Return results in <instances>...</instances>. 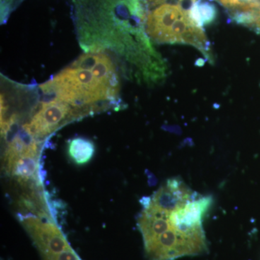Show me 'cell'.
<instances>
[{
    "label": "cell",
    "instance_id": "obj_7",
    "mask_svg": "<svg viewBox=\"0 0 260 260\" xmlns=\"http://www.w3.org/2000/svg\"><path fill=\"white\" fill-rule=\"evenodd\" d=\"M28 153H39V145L37 140L30 138L26 140L23 135L17 134L10 140L4 155V167L5 170L11 174L15 162L20 157Z\"/></svg>",
    "mask_w": 260,
    "mask_h": 260
},
{
    "label": "cell",
    "instance_id": "obj_4",
    "mask_svg": "<svg viewBox=\"0 0 260 260\" xmlns=\"http://www.w3.org/2000/svg\"><path fill=\"white\" fill-rule=\"evenodd\" d=\"M83 116L79 109L53 98L39 104L30 120L23 124V129L25 134L38 141L47 138L69 121Z\"/></svg>",
    "mask_w": 260,
    "mask_h": 260
},
{
    "label": "cell",
    "instance_id": "obj_12",
    "mask_svg": "<svg viewBox=\"0 0 260 260\" xmlns=\"http://www.w3.org/2000/svg\"><path fill=\"white\" fill-rule=\"evenodd\" d=\"M256 3H258V4H259V6H260V0H256Z\"/></svg>",
    "mask_w": 260,
    "mask_h": 260
},
{
    "label": "cell",
    "instance_id": "obj_1",
    "mask_svg": "<svg viewBox=\"0 0 260 260\" xmlns=\"http://www.w3.org/2000/svg\"><path fill=\"white\" fill-rule=\"evenodd\" d=\"M77 28L83 38L126 39L143 76L160 65L145 31L143 0H72Z\"/></svg>",
    "mask_w": 260,
    "mask_h": 260
},
{
    "label": "cell",
    "instance_id": "obj_8",
    "mask_svg": "<svg viewBox=\"0 0 260 260\" xmlns=\"http://www.w3.org/2000/svg\"><path fill=\"white\" fill-rule=\"evenodd\" d=\"M95 145L90 140L83 138H74L68 145L70 158L78 165H84L91 160L95 153Z\"/></svg>",
    "mask_w": 260,
    "mask_h": 260
},
{
    "label": "cell",
    "instance_id": "obj_11",
    "mask_svg": "<svg viewBox=\"0 0 260 260\" xmlns=\"http://www.w3.org/2000/svg\"><path fill=\"white\" fill-rule=\"evenodd\" d=\"M143 1H144L147 10L164 4L181 5L186 9L190 10L191 7L195 4L198 0H143Z\"/></svg>",
    "mask_w": 260,
    "mask_h": 260
},
{
    "label": "cell",
    "instance_id": "obj_5",
    "mask_svg": "<svg viewBox=\"0 0 260 260\" xmlns=\"http://www.w3.org/2000/svg\"><path fill=\"white\" fill-rule=\"evenodd\" d=\"M20 222L42 256L58 254L72 248L60 229L51 220L30 215L22 218Z\"/></svg>",
    "mask_w": 260,
    "mask_h": 260
},
{
    "label": "cell",
    "instance_id": "obj_2",
    "mask_svg": "<svg viewBox=\"0 0 260 260\" xmlns=\"http://www.w3.org/2000/svg\"><path fill=\"white\" fill-rule=\"evenodd\" d=\"M40 88L88 115L119 99L120 83L112 59L103 51H93L80 56Z\"/></svg>",
    "mask_w": 260,
    "mask_h": 260
},
{
    "label": "cell",
    "instance_id": "obj_3",
    "mask_svg": "<svg viewBox=\"0 0 260 260\" xmlns=\"http://www.w3.org/2000/svg\"><path fill=\"white\" fill-rule=\"evenodd\" d=\"M145 28L149 39L157 44L193 46L213 60L204 29L191 18L190 10L181 5L164 4L147 10Z\"/></svg>",
    "mask_w": 260,
    "mask_h": 260
},
{
    "label": "cell",
    "instance_id": "obj_9",
    "mask_svg": "<svg viewBox=\"0 0 260 260\" xmlns=\"http://www.w3.org/2000/svg\"><path fill=\"white\" fill-rule=\"evenodd\" d=\"M37 170L38 153H28L17 160L10 174L26 181L35 177Z\"/></svg>",
    "mask_w": 260,
    "mask_h": 260
},
{
    "label": "cell",
    "instance_id": "obj_10",
    "mask_svg": "<svg viewBox=\"0 0 260 260\" xmlns=\"http://www.w3.org/2000/svg\"><path fill=\"white\" fill-rule=\"evenodd\" d=\"M190 15L198 25L204 28L213 23L216 18V7L209 2L198 0L191 7Z\"/></svg>",
    "mask_w": 260,
    "mask_h": 260
},
{
    "label": "cell",
    "instance_id": "obj_6",
    "mask_svg": "<svg viewBox=\"0 0 260 260\" xmlns=\"http://www.w3.org/2000/svg\"><path fill=\"white\" fill-rule=\"evenodd\" d=\"M194 194L180 179H172L154 193L149 200L159 209L172 211L184 204Z\"/></svg>",
    "mask_w": 260,
    "mask_h": 260
}]
</instances>
